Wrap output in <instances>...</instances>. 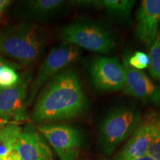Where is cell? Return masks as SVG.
Listing matches in <instances>:
<instances>
[{
    "mask_svg": "<svg viewBox=\"0 0 160 160\" xmlns=\"http://www.w3.org/2000/svg\"><path fill=\"white\" fill-rule=\"evenodd\" d=\"M88 102L77 73L62 71L45 84L31 113L35 122L70 119L82 115Z\"/></svg>",
    "mask_w": 160,
    "mask_h": 160,
    "instance_id": "1",
    "label": "cell"
},
{
    "mask_svg": "<svg viewBox=\"0 0 160 160\" xmlns=\"http://www.w3.org/2000/svg\"><path fill=\"white\" fill-rule=\"evenodd\" d=\"M45 40L42 29L33 22L8 26L0 32V54L24 66L29 65L41 57Z\"/></svg>",
    "mask_w": 160,
    "mask_h": 160,
    "instance_id": "2",
    "label": "cell"
},
{
    "mask_svg": "<svg viewBox=\"0 0 160 160\" xmlns=\"http://www.w3.org/2000/svg\"><path fill=\"white\" fill-rule=\"evenodd\" d=\"M58 34L62 43L102 54L111 53L116 46L113 33L91 20H77L67 24Z\"/></svg>",
    "mask_w": 160,
    "mask_h": 160,
    "instance_id": "3",
    "label": "cell"
},
{
    "mask_svg": "<svg viewBox=\"0 0 160 160\" xmlns=\"http://www.w3.org/2000/svg\"><path fill=\"white\" fill-rule=\"evenodd\" d=\"M141 122L139 111L120 107L110 111L100 126L99 141L102 151L110 155L127 139Z\"/></svg>",
    "mask_w": 160,
    "mask_h": 160,
    "instance_id": "4",
    "label": "cell"
},
{
    "mask_svg": "<svg viewBox=\"0 0 160 160\" xmlns=\"http://www.w3.org/2000/svg\"><path fill=\"white\" fill-rule=\"evenodd\" d=\"M80 56L81 50L74 45L62 43L53 48L40 65L37 77L32 83L28 96L27 107L33 103L39 90L45 84L79 59Z\"/></svg>",
    "mask_w": 160,
    "mask_h": 160,
    "instance_id": "5",
    "label": "cell"
},
{
    "mask_svg": "<svg viewBox=\"0 0 160 160\" xmlns=\"http://www.w3.org/2000/svg\"><path fill=\"white\" fill-rule=\"evenodd\" d=\"M38 130L61 160H75L79 157L82 138L76 128L64 124H48L39 125Z\"/></svg>",
    "mask_w": 160,
    "mask_h": 160,
    "instance_id": "6",
    "label": "cell"
},
{
    "mask_svg": "<svg viewBox=\"0 0 160 160\" xmlns=\"http://www.w3.org/2000/svg\"><path fill=\"white\" fill-rule=\"evenodd\" d=\"M31 80L29 74H22L17 85L0 88V117L9 123L19 124L28 119L27 99Z\"/></svg>",
    "mask_w": 160,
    "mask_h": 160,
    "instance_id": "7",
    "label": "cell"
},
{
    "mask_svg": "<svg viewBox=\"0 0 160 160\" xmlns=\"http://www.w3.org/2000/svg\"><path fill=\"white\" fill-rule=\"evenodd\" d=\"M92 83L101 91H117L124 88L125 73L122 63L116 57H98L91 67Z\"/></svg>",
    "mask_w": 160,
    "mask_h": 160,
    "instance_id": "8",
    "label": "cell"
},
{
    "mask_svg": "<svg viewBox=\"0 0 160 160\" xmlns=\"http://www.w3.org/2000/svg\"><path fill=\"white\" fill-rule=\"evenodd\" d=\"M125 82L124 91L131 97L145 104L160 105V88H158L143 71L129 65L126 55L123 57Z\"/></svg>",
    "mask_w": 160,
    "mask_h": 160,
    "instance_id": "9",
    "label": "cell"
},
{
    "mask_svg": "<svg viewBox=\"0 0 160 160\" xmlns=\"http://www.w3.org/2000/svg\"><path fill=\"white\" fill-rule=\"evenodd\" d=\"M160 0H143L136 13L135 33L147 46H151L159 33Z\"/></svg>",
    "mask_w": 160,
    "mask_h": 160,
    "instance_id": "10",
    "label": "cell"
},
{
    "mask_svg": "<svg viewBox=\"0 0 160 160\" xmlns=\"http://www.w3.org/2000/svg\"><path fill=\"white\" fill-rule=\"evenodd\" d=\"M14 149L20 160H53L51 148L32 124L22 131Z\"/></svg>",
    "mask_w": 160,
    "mask_h": 160,
    "instance_id": "11",
    "label": "cell"
},
{
    "mask_svg": "<svg viewBox=\"0 0 160 160\" xmlns=\"http://www.w3.org/2000/svg\"><path fill=\"white\" fill-rule=\"evenodd\" d=\"M157 118L151 117L139 124L116 160H128L147 155L157 128Z\"/></svg>",
    "mask_w": 160,
    "mask_h": 160,
    "instance_id": "12",
    "label": "cell"
},
{
    "mask_svg": "<svg viewBox=\"0 0 160 160\" xmlns=\"http://www.w3.org/2000/svg\"><path fill=\"white\" fill-rule=\"evenodd\" d=\"M27 2V11L30 17L44 19L54 15L63 8L62 0H32Z\"/></svg>",
    "mask_w": 160,
    "mask_h": 160,
    "instance_id": "13",
    "label": "cell"
},
{
    "mask_svg": "<svg viewBox=\"0 0 160 160\" xmlns=\"http://www.w3.org/2000/svg\"><path fill=\"white\" fill-rule=\"evenodd\" d=\"M22 131V128L16 123H8L0 128V158L15 148Z\"/></svg>",
    "mask_w": 160,
    "mask_h": 160,
    "instance_id": "14",
    "label": "cell"
},
{
    "mask_svg": "<svg viewBox=\"0 0 160 160\" xmlns=\"http://www.w3.org/2000/svg\"><path fill=\"white\" fill-rule=\"evenodd\" d=\"M136 1L132 0H102V8L111 17L120 19H128Z\"/></svg>",
    "mask_w": 160,
    "mask_h": 160,
    "instance_id": "15",
    "label": "cell"
},
{
    "mask_svg": "<svg viewBox=\"0 0 160 160\" xmlns=\"http://www.w3.org/2000/svg\"><path fill=\"white\" fill-rule=\"evenodd\" d=\"M149 58L150 74L154 79L160 80V32L151 46Z\"/></svg>",
    "mask_w": 160,
    "mask_h": 160,
    "instance_id": "16",
    "label": "cell"
},
{
    "mask_svg": "<svg viewBox=\"0 0 160 160\" xmlns=\"http://www.w3.org/2000/svg\"><path fill=\"white\" fill-rule=\"evenodd\" d=\"M19 65H4L0 68V88H8L17 85L20 76L17 72Z\"/></svg>",
    "mask_w": 160,
    "mask_h": 160,
    "instance_id": "17",
    "label": "cell"
},
{
    "mask_svg": "<svg viewBox=\"0 0 160 160\" xmlns=\"http://www.w3.org/2000/svg\"><path fill=\"white\" fill-rule=\"evenodd\" d=\"M126 57H127V60L129 65L131 66L133 68L142 71V70L149 67V56L146 54L144 52L137 51L133 55L128 56L126 54Z\"/></svg>",
    "mask_w": 160,
    "mask_h": 160,
    "instance_id": "18",
    "label": "cell"
},
{
    "mask_svg": "<svg viewBox=\"0 0 160 160\" xmlns=\"http://www.w3.org/2000/svg\"><path fill=\"white\" fill-rule=\"evenodd\" d=\"M147 155L155 160H160V119H157V128L149 146Z\"/></svg>",
    "mask_w": 160,
    "mask_h": 160,
    "instance_id": "19",
    "label": "cell"
},
{
    "mask_svg": "<svg viewBox=\"0 0 160 160\" xmlns=\"http://www.w3.org/2000/svg\"><path fill=\"white\" fill-rule=\"evenodd\" d=\"M74 5L83 8H102V0L100 1H73L72 2Z\"/></svg>",
    "mask_w": 160,
    "mask_h": 160,
    "instance_id": "20",
    "label": "cell"
},
{
    "mask_svg": "<svg viewBox=\"0 0 160 160\" xmlns=\"http://www.w3.org/2000/svg\"><path fill=\"white\" fill-rule=\"evenodd\" d=\"M0 160H20V158L17 151L13 149V151L8 153L7 155H5V157L0 158Z\"/></svg>",
    "mask_w": 160,
    "mask_h": 160,
    "instance_id": "21",
    "label": "cell"
},
{
    "mask_svg": "<svg viewBox=\"0 0 160 160\" xmlns=\"http://www.w3.org/2000/svg\"><path fill=\"white\" fill-rule=\"evenodd\" d=\"M11 3V1L10 0H0V20L2 19L4 13Z\"/></svg>",
    "mask_w": 160,
    "mask_h": 160,
    "instance_id": "22",
    "label": "cell"
},
{
    "mask_svg": "<svg viewBox=\"0 0 160 160\" xmlns=\"http://www.w3.org/2000/svg\"><path fill=\"white\" fill-rule=\"evenodd\" d=\"M16 65L15 63L11 62L8 61V60H7L4 57L0 56V68L2 67L4 65Z\"/></svg>",
    "mask_w": 160,
    "mask_h": 160,
    "instance_id": "23",
    "label": "cell"
},
{
    "mask_svg": "<svg viewBox=\"0 0 160 160\" xmlns=\"http://www.w3.org/2000/svg\"><path fill=\"white\" fill-rule=\"evenodd\" d=\"M128 160H155V159H153V158L151 157L148 155H145V156H142V157L133 158V159H128Z\"/></svg>",
    "mask_w": 160,
    "mask_h": 160,
    "instance_id": "24",
    "label": "cell"
},
{
    "mask_svg": "<svg viewBox=\"0 0 160 160\" xmlns=\"http://www.w3.org/2000/svg\"><path fill=\"white\" fill-rule=\"evenodd\" d=\"M8 123H9V122L7 121V120H5V119H3V118L0 117V128H1L2 127H3L4 125H7Z\"/></svg>",
    "mask_w": 160,
    "mask_h": 160,
    "instance_id": "25",
    "label": "cell"
},
{
    "mask_svg": "<svg viewBox=\"0 0 160 160\" xmlns=\"http://www.w3.org/2000/svg\"><path fill=\"white\" fill-rule=\"evenodd\" d=\"M105 160H106V159H105Z\"/></svg>",
    "mask_w": 160,
    "mask_h": 160,
    "instance_id": "26",
    "label": "cell"
}]
</instances>
